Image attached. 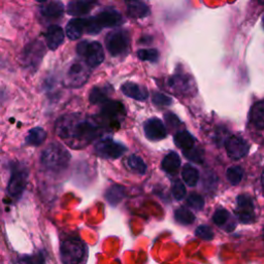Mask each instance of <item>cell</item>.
<instances>
[{
  "label": "cell",
  "mask_w": 264,
  "mask_h": 264,
  "mask_svg": "<svg viewBox=\"0 0 264 264\" xmlns=\"http://www.w3.org/2000/svg\"><path fill=\"white\" fill-rule=\"evenodd\" d=\"M56 135L73 149H83L98 139L102 125L93 118L77 114L60 117L55 125Z\"/></svg>",
  "instance_id": "cell-1"
},
{
  "label": "cell",
  "mask_w": 264,
  "mask_h": 264,
  "mask_svg": "<svg viewBox=\"0 0 264 264\" xmlns=\"http://www.w3.org/2000/svg\"><path fill=\"white\" fill-rule=\"evenodd\" d=\"M125 22L122 14L116 9L108 8L101 11L96 16L85 18V32L87 34L96 35L103 28L117 27Z\"/></svg>",
  "instance_id": "cell-2"
},
{
  "label": "cell",
  "mask_w": 264,
  "mask_h": 264,
  "mask_svg": "<svg viewBox=\"0 0 264 264\" xmlns=\"http://www.w3.org/2000/svg\"><path fill=\"white\" fill-rule=\"evenodd\" d=\"M69 152L60 144L53 143L49 145L40 156L42 166L52 172H61L69 164Z\"/></svg>",
  "instance_id": "cell-3"
},
{
  "label": "cell",
  "mask_w": 264,
  "mask_h": 264,
  "mask_svg": "<svg viewBox=\"0 0 264 264\" xmlns=\"http://www.w3.org/2000/svg\"><path fill=\"white\" fill-rule=\"evenodd\" d=\"M87 257V247L78 239L69 237L60 244V258L63 264H81Z\"/></svg>",
  "instance_id": "cell-4"
},
{
  "label": "cell",
  "mask_w": 264,
  "mask_h": 264,
  "mask_svg": "<svg viewBox=\"0 0 264 264\" xmlns=\"http://www.w3.org/2000/svg\"><path fill=\"white\" fill-rule=\"evenodd\" d=\"M76 53L85 60L84 63L90 68L99 66L104 60V51L98 41L83 40L78 42Z\"/></svg>",
  "instance_id": "cell-5"
},
{
  "label": "cell",
  "mask_w": 264,
  "mask_h": 264,
  "mask_svg": "<svg viewBox=\"0 0 264 264\" xmlns=\"http://www.w3.org/2000/svg\"><path fill=\"white\" fill-rule=\"evenodd\" d=\"M126 116V110L120 101L109 100L102 104L100 119L102 124H107L111 128H119Z\"/></svg>",
  "instance_id": "cell-6"
},
{
  "label": "cell",
  "mask_w": 264,
  "mask_h": 264,
  "mask_svg": "<svg viewBox=\"0 0 264 264\" xmlns=\"http://www.w3.org/2000/svg\"><path fill=\"white\" fill-rule=\"evenodd\" d=\"M90 74V67L84 62L76 61L68 67L64 83L69 88H80L87 83Z\"/></svg>",
  "instance_id": "cell-7"
},
{
  "label": "cell",
  "mask_w": 264,
  "mask_h": 264,
  "mask_svg": "<svg viewBox=\"0 0 264 264\" xmlns=\"http://www.w3.org/2000/svg\"><path fill=\"white\" fill-rule=\"evenodd\" d=\"M130 43V36L126 30L111 31L105 37V46L110 54L114 57L121 56L128 51Z\"/></svg>",
  "instance_id": "cell-8"
},
{
  "label": "cell",
  "mask_w": 264,
  "mask_h": 264,
  "mask_svg": "<svg viewBox=\"0 0 264 264\" xmlns=\"http://www.w3.org/2000/svg\"><path fill=\"white\" fill-rule=\"evenodd\" d=\"M168 86L172 90L183 96H192L196 93V85L193 80V77L184 72H177L174 73L169 80Z\"/></svg>",
  "instance_id": "cell-9"
},
{
  "label": "cell",
  "mask_w": 264,
  "mask_h": 264,
  "mask_svg": "<svg viewBox=\"0 0 264 264\" xmlns=\"http://www.w3.org/2000/svg\"><path fill=\"white\" fill-rule=\"evenodd\" d=\"M94 150L97 156L103 159H118L126 152V147L111 138H107L98 141Z\"/></svg>",
  "instance_id": "cell-10"
},
{
  "label": "cell",
  "mask_w": 264,
  "mask_h": 264,
  "mask_svg": "<svg viewBox=\"0 0 264 264\" xmlns=\"http://www.w3.org/2000/svg\"><path fill=\"white\" fill-rule=\"evenodd\" d=\"M235 215L243 224H251L255 221V204L251 196L247 194L237 196Z\"/></svg>",
  "instance_id": "cell-11"
},
{
  "label": "cell",
  "mask_w": 264,
  "mask_h": 264,
  "mask_svg": "<svg viewBox=\"0 0 264 264\" xmlns=\"http://www.w3.org/2000/svg\"><path fill=\"white\" fill-rule=\"evenodd\" d=\"M28 180V170L21 165H15L9 182L8 192L12 197H20L24 192Z\"/></svg>",
  "instance_id": "cell-12"
},
{
  "label": "cell",
  "mask_w": 264,
  "mask_h": 264,
  "mask_svg": "<svg viewBox=\"0 0 264 264\" xmlns=\"http://www.w3.org/2000/svg\"><path fill=\"white\" fill-rule=\"evenodd\" d=\"M45 55V47L43 43L39 40H35L29 43L23 51L22 54V62L28 68L36 69L42 60Z\"/></svg>",
  "instance_id": "cell-13"
},
{
  "label": "cell",
  "mask_w": 264,
  "mask_h": 264,
  "mask_svg": "<svg viewBox=\"0 0 264 264\" xmlns=\"http://www.w3.org/2000/svg\"><path fill=\"white\" fill-rule=\"evenodd\" d=\"M225 149L227 155L234 160H239L244 158L248 153L250 146L249 144L239 136H231L225 141Z\"/></svg>",
  "instance_id": "cell-14"
},
{
  "label": "cell",
  "mask_w": 264,
  "mask_h": 264,
  "mask_svg": "<svg viewBox=\"0 0 264 264\" xmlns=\"http://www.w3.org/2000/svg\"><path fill=\"white\" fill-rule=\"evenodd\" d=\"M145 136L153 142L162 141L167 137V130L164 123L158 118H151L144 125Z\"/></svg>",
  "instance_id": "cell-15"
},
{
  "label": "cell",
  "mask_w": 264,
  "mask_h": 264,
  "mask_svg": "<svg viewBox=\"0 0 264 264\" xmlns=\"http://www.w3.org/2000/svg\"><path fill=\"white\" fill-rule=\"evenodd\" d=\"M39 12L47 21H56L61 19L64 14V6L60 2H47L39 7Z\"/></svg>",
  "instance_id": "cell-16"
},
{
  "label": "cell",
  "mask_w": 264,
  "mask_h": 264,
  "mask_svg": "<svg viewBox=\"0 0 264 264\" xmlns=\"http://www.w3.org/2000/svg\"><path fill=\"white\" fill-rule=\"evenodd\" d=\"M96 5L97 3L92 0H76V2L68 3L66 11L70 16L81 17L89 14Z\"/></svg>",
  "instance_id": "cell-17"
},
{
  "label": "cell",
  "mask_w": 264,
  "mask_h": 264,
  "mask_svg": "<svg viewBox=\"0 0 264 264\" xmlns=\"http://www.w3.org/2000/svg\"><path fill=\"white\" fill-rule=\"evenodd\" d=\"M64 40V31L59 25H51L46 33L47 46L50 50L55 51Z\"/></svg>",
  "instance_id": "cell-18"
},
{
  "label": "cell",
  "mask_w": 264,
  "mask_h": 264,
  "mask_svg": "<svg viewBox=\"0 0 264 264\" xmlns=\"http://www.w3.org/2000/svg\"><path fill=\"white\" fill-rule=\"evenodd\" d=\"M121 90L123 94L126 95L127 97H130L132 99H136L139 101H145L149 97L148 90L145 87L136 83H131V82L125 83L121 87Z\"/></svg>",
  "instance_id": "cell-19"
},
{
  "label": "cell",
  "mask_w": 264,
  "mask_h": 264,
  "mask_svg": "<svg viewBox=\"0 0 264 264\" xmlns=\"http://www.w3.org/2000/svg\"><path fill=\"white\" fill-rule=\"evenodd\" d=\"M66 35L71 40L81 38L85 32V18H73L66 25Z\"/></svg>",
  "instance_id": "cell-20"
},
{
  "label": "cell",
  "mask_w": 264,
  "mask_h": 264,
  "mask_svg": "<svg viewBox=\"0 0 264 264\" xmlns=\"http://www.w3.org/2000/svg\"><path fill=\"white\" fill-rule=\"evenodd\" d=\"M213 221L218 227L222 229L224 228L227 232H230L235 228V222L233 221L232 216L225 208H219L216 210L213 216Z\"/></svg>",
  "instance_id": "cell-21"
},
{
  "label": "cell",
  "mask_w": 264,
  "mask_h": 264,
  "mask_svg": "<svg viewBox=\"0 0 264 264\" xmlns=\"http://www.w3.org/2000/svg\"><path fill=\"white\" fill-rule=\"evenodd\" d=\"M173 140L175 146L181 150H183V152H186L193 149L195 145L194 137L187 130L177 132L173 137Z\"/></svg>",
  "instance_id": "cell-22"
},
{
  "label": "cell",
  "mask_w": 264,
  "mask_h": 264,
  "mask_svg": "<svg viewBox=\"0 0 264 264\" xmlns=\"http://www.w3.org/2000/svg\"><path fill=\"white\" fill-rule=\"evenodd\" d=\"M113 89L111 86L105 85L102 87H94L89 96V100L92 104H103L108 102L110 99V94L112 93Z\"/></svg>",
  "instance_id": "cell-23"
},
{
  "label": "cell",
  "mask_w": 264,
  "mask_h": 264,
  "mask_svg": "<svg viewBox=\"0 0 264 264\" xmlns=\"http://www.w3.org/2000/svg\"><path fill=\"white\" fill-rule=\"evenodd\" d=\"M161 167L166 173H168L170 175L177 174V172L181 168V158H180V156L175 152L168 153L163 158Z\"/></svg>",
  "instance_id": "cell-24"
},
{
  "label": "cell",
  "mask_w": 264,
  "mask_h": 264,
  "mask_svg": "<svg viewBox=\"0 0 264 264\" xmlns=\"http://www.w3.org/2000/svg\"><path fill=\"white\" fill-rule=\"evenodd\" d=\"M250 123L255 126L258 130L264 128V102L260 100L256 102L250 112Z\"/></svg>",
  "instance_id": "cell-25"
},
{
  "label": "cell",
  "mask_w": 264,
  "mask_h": 264,
  "mask_svg": "<svg viewBox=\"0 0 264 264\" xmlns=\"http://www.w3.org/2000/svg\"><path fill=\"white\" fill-rule=\"evenodd\" d=\"M127 5V14L130 18L142 19L146 18L150 14V8L143 2H128Z\"/></svg>",
  "instance_id": "cell-26"
},
{
  "label": "cell",
  "mask_w": 264,
  "mask_h": 264,
  "mask_svg": "<svg viewBox=\"0 0 264 264\" xmlns=\"http://www.w3.org/2000/svg\"><path fill=\"white\" fill-rule=\"evenodd\" d=\"M126 189L122 185L114 184L105 192V199L111 204V205H117L119 204L123 198L125 197Z\"/></svg>",
  "instance_id": "cell-27"
},
{
  "label": "cell",
  "mask_w": 264,
  "mask_h": 264,
  "mask_svg": "<svg viewBox=\"0 0 264 264\" xmlns=\"http://www.w3.org/2000/svg\"><path fill=\"white\" fill-rule=\"evenodd\" d=\"M47 139V132L41 127H34L28 131V135L26 137V143L30 146H40Z\"/></svg>",
  "instance_id": "cell-28"
},
{
  "label": "cell",
  "mask_w": 264,
  "mask_h": 264,
  "mask_svg": "<svg viewBox=\"0 0 264 264\" xmlns=\"http://www.w3.org/2000/svg\"><path fill=\"white\" fill-rule=\"evenodd\" d=\"M182 178L183 181L186 183L190 187H195L198 184L199 180V172L197 168H195L193 165L185 164L182 169Z\"/></svg>",
  "instance_id": "cell-29"
},
{
  "label": "cell",
  "mask_w": 264,
  "mask_h": 264,
  "mask_svg": "<svg viewBox=\"0 0 264 264\" xmlns=\"http://www.w3.org/2000/svg\"><path fill=\"white\" fill-rule=\"evenodd\" d=\"M174 219L178 223L182 224V225H190L195 221V216L194 214L191 212L190 209H188L187 207L185 206H181L179 208L175 209L174 212Z\"/></svg>",
  "instance_id": "cell-30"
},
{
  "label": "cell",
  "mask_w": 264,
  "mask_h": 264,
  "mask_svg": "<svg viewBox=\"0 0 264 264\" xmlns=\"http://www.w3.org/2000/svg\"><path fill=\"white\" fill-rule=\"evenodd\" d=\"M127 165L131 170L137 171L138 173L141 174H145L148 169L147 164L145 163L143 158L138 155H131L127 160Z\"/></svg>",
  "instance_id": "cell-31"
},
{
  "label": "cell",
  "mask_w": 264,
  "mask_h": 264,
  "mask_svg": "<svg viewBox=\"0 0 264 264\" xmlns=\"http://www.w3.org/2000/svg\"><path fill=\"white\" fill-rule=\"evenodd\" d=\"M226 177H227L228 182L231 185H233V186H236V185H239L242 182V180L244 178V169L239 165L230 166L227 169Z\"/></svg>",
  "instance_id": "cell-32"
},
{
  "label": "cell",
  "mask_w": 264,
  "mask_h": 264,
  "mask_svg": "<svg viewBox=\"0 0 264 264\" xmlns=\"http://www.w3.org/2000/svg\"><path fill=\"white\" fill-rule=\"evenodd\" d=\"M15 264H47V261L43 253L39 252L33 255L20 256Z\"/></svg>",
  "instance_id": "cell-33"
},
{
  "label": "cell",
  "mask_w": 264,
  "mask_h": 264,
  "mask_svg": "<svg viewBox=\"0 0 264 264\" xmlns=\"http://www.w3.org/2000/svg\"><path fill=\"white\" fill-rule=\"evenodd\" d=\"M138 57L142 61H149L155 63L159 59V52L156 49H142L138 51Z\"/></svg>",
  "instance_id": "cell-34"
},
{
  "label": "cell",
  "mask_w": 264,
  "mask_h": 264,
  "mask_svg": "<svg viewBox=\"0 0 264 264\" xmlns=\"http://www.w3.org/2000/svg\"><path fill=\"white\" fill-rule=\"evenodd\" d=\"M184 153V156L187 158V159H189L190 161L192 162H195V163H203L204 161V153L201 149L199 148H193L189 151H186V152H183Z\"/></svg>",
  "instance_id": "cell-35"
},
{
  "label": "cell",
  "mask_w": 264,
  "mask_h": 264,
  "mask_svg": "<svg viewBox=\"0 0 264 264\" xmlns=\"http://www.w3.org/2000/svg\"><path fill=\"white\" fill-rule=\"evenodd\" d=\"M171 193L175 200H182L186 196V188L181 180H175L171 185Z\"/></svg>",
  "instance_id": "cell-36"
},
{
  "label": "cell",
  "mask_w": 264,
  "mask_h": 264,
  "mask_svg": "<svg viewBox=\"0 0 264 264\" xmlns=\"http://www.w3.org/2000/svg\"><path fill=\"white\" fill-rule=\"evenodd\" d=\"M187 205L190 206L193 209L196 210H200L203 208L204 206V199L202 198V196H200L197 193H192L188 196V198L186 199Z\"/></svg>",
  "instance_id": "cell-37"
},
{
  "label": "cell",
  "mask_w": 264,
  "mask_h": 264,
  "mask_svg": "<svg viewBox=\"0 0 264 264\" xmlns=\"http://www.w3.org/2000/svg\"><path fill=\"white\" fill-rule=\"evenodd\" d=\"M152 101L157 107H168L172 103V99L160 92H155L152 97Z\"/></svg>",
  "instance_id": "cell-38"
},
{
  "label": "cell",
  "mask_w": 264,
  "mask_h": 264,
  "mask_svg": "<svg viewBox=\"0 0 264 264\" xmlns=\"http://www.w3.org/2000/svg\"><path fill=\"white\" fill-rule=\"evenodd\" d=\"M195 235L204 241H212L214 239V232L210 227L206 225H200L195 230Z\"/></svg>",
  "instance_id": "cell-39"
},
{
  "label": "cell",
  "mask_w": 264,
  "mask_h": 264,
  "mask_svg": "<svg viewBox=\"0 0 264 264\" xmlns=\"http://www.w3.org/2000/svg\"><path fill=\"white\" fill-rule=\"evenodd\" d=\"M164 119H165V122H166V125L169 127V128H177L181 125V121L179 120V118L172 114V113H166L165 116H164Z\"/></svg>",
  "instance_id": "cell-40"
}]
</instances>
